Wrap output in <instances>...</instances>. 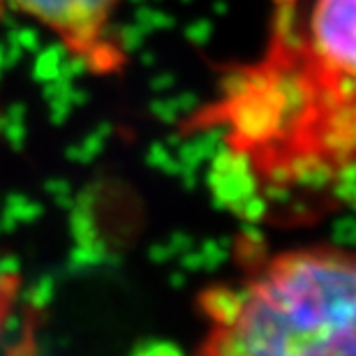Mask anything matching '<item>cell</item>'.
<instances>
[{"label": "cell", "mask_w": 356, "mask_h": 356, "mask_svg": "<svg viewBox=\"0 0 356 356\" xmlns=\"http://www.w3.org/2000/svg\"><path fill=\"white\" fill-rule=\"evenodd\" d=\"M259 58L197 113L261 188L291 192L356 169V0H270Z\"/></svg>", "instance_id": "6da1fadb"}, {"label": "cell", "mask_w": 356, "mask_h": 356, "mask_svg": "<svg viewBox=\"0 0 356 356\" xmlns=\"http://www.w3.org/2000/svg\"><path fill=\"white\" fill-rule=\"evenodd\" d=\"M195 356H356V252L303 245L199 296Z\"/></svg>", "instance_id": "7a4b0ae2"}, {"label": "cell", "mask_w": 356, "mask_h": 356, "mask_svg": "<svg viewBox=\"0 0 356 356\" xmlns=\"http://www.w3.org/2000/svg\"><path fill=\"white\" fill-rule=\"evenodd\" d=\"M14 12L47 28L95 74L120 72L127 54L113 19L123 0H5Z\"/></svg>", "instance_id": "3957f363"}, {"label": "cell", "mask_w": 356, "mask_h": 356, "mask_svg": "<svg viewBox=\"0 0 356 356\" xmlns=\"http://www.w3.org/2000/svg\"><path fill=\"white\" fill-rule=\"evenodd\" d=\"M17 301H19L17 273H0V333H3L7 322H10Z\"/></svg>", "instance_id": "277c9868"}]
</instances>
